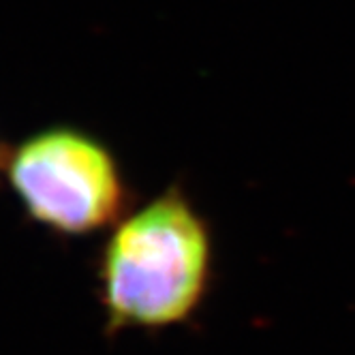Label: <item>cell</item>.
<instances>
[{
    "instance_id": "cell-1",
    "label": "cell",
    "mask_w": 355,
    "mask_h": 355,
    "mask_svg": "<svg viewBox=\"0 0 355 355\" xmlns=\"http://www.w3.org/2000/svg\"><path fill=\"white\" fill-rule=\"evenodd\" d=\"M212 270L210 227L184 189L171 184L126 212L98 250L96 295L105 334L189 321L208 295Z\"/></svg>"
},
{
    "instance_id": "cell-2",
    "label": "cell",
    "mask_w": 355,
    "mask_h": 355,
    "mask_svg": "<svg viewBox=\"0 0 355 355\" xmlns=\"http://www.w3.org/2000/svg\"><path fill=\"white\" fill-rule=\"evenodd\" d=\"M7 182L31 220L80 238L110 232L131 210V191L114 150L71 124L35 131L7 150Z\"/></svg>"
},
{
    "instance_id": "cell-3",
    "label": "cell",
    "mask_w": 355,
    "mask_h": 355,
    "mask_svg": "<svg viewBox=\"0 0 355 355\" xmlns=\"http://www.w3.org/2000/svg\"><path fill=\"white\" fill-rule=\"evenodd\" d=\"M7 146L3 144V141H0V169H3V163H5V157H7Z\"/></svg>"
}]
</instances>
